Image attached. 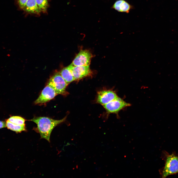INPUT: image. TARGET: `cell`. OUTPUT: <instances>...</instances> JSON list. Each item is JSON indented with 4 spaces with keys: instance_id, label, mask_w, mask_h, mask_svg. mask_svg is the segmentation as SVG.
I'll use <instances>...</instances> for the list:
<instances>
[{
    "instance_id": "obj_1",
    "label": "cell",
    "mask_w": 178,
    "mask_h": 178,
    "mask_svg": "<svg viewBox=\"0 0 178 178\" xmlns=\"http://www.w3.org/2000/svg\"><path fill=\"white\" fill-rule=\"evenodd\" d=\"M67 117L62 119L57 120L45 117H35L30 120L36 123L37 127L35 130L39 133L41 138L46 140L50 142L51 133L56 126L65 121Z\"/></svg>"
},
{
    "instance_id": "obj_2",
    "label": "cell",
    "mask_w": 178,
    "mask_h": 178,
    "mask_svg": "<svg viewBox=\"0 0 178 178\" xmlns=\"http://www.w3.org/2000/svg\"><path fill=\"white\" fill-rule=\"evenodd\" d=\"M47 85L52 88L58 95H65L68 93L66 89L68 85L59 73H56L52 76L48 81Z\"/></svg>"
},
{
    "instance_id": "obj_3",
    "label": "cell",
    "mask_w": 178,
    "mask_h": 178,
    "mask_svg": "<svg viewBox=\"0 0 178 178\" xmlns=\"http://www.w3.org/2000/svg\"><path fill=\"white\" fill-rule=\"evenodd\" d=\"M178 172V156L172 154L167 157L165 166L161 172L162 178Z\"/></svg>"
},
{
    "instance_id": "obj_4",
    "label": "cell",
    "mask_w": 178,
    "mask_h": 178,
    "mask_svg": "<svg viewBox=\"0 0 178 178\" xmlns=\"http://www.w3.org/2000/svg\"><path fill=\"white\" fill-rule=\"evenodd\" d=\"M130 105V104L127 103L118 97L103 106L109 113H117L121 110Z\"/></svg>"
},
{
    "instance_id": "obj_5",
    "label": "cell",
    "mask_w": 178,
    "mask_h": 178,
    "mask_svg": "<svg viewBox=\"0 0 178 178\" xmlns=\"http://www.w3.org/2000/svg\"><path fill=\"white\" fill-rule=\"evenodd\" d=\"M70 66L75 80H79L87 77L91 76L92 72L89 65L74 66L71 63Z\"/></svg>"
},
{
    "instance_id": "obj_6",
    "label": "cell",
    "mask_w": 178,
    "mask_h": 178,
    "mask_svg": "<svg viewBox=\"0 0 178 178\" xmlns=\"http://www.w3.org/2000/svg\"><path fill=\"white\" fill-rule=\"evenodd\" d=\"M57 95L53 89L47 85L43 90L38 98L34 101V103L38 104L46 103Z\"/></svg>"
},
{
    "instance_id": "obj_7",
    "label": "cell",
    "mask_w": 178,
    "mask_h": 178,
    "mask_svg": "<svg viewBox=\"0 0 178 178\" xmlns=\"http://www.w3.org/2000/svg\"><path fill=\"white\" fill-rule=\"evenodd\" d=\"M92 57V54L88 50H81L76 56L72 64L76 66L89 65Z\"/></svg>"
},
{
    "instance_id": "obj_8",
    "label": "cell",
    "mask_w": 178,
    "mask_h": 178,
    "mask_svg": "<svg viewBox=\"0 0 178 178\" xmlns=\"http://www.w3.org/2000/svg\"><path fill=\"white\" fill-rule=\"evenodd\" d=\"M118 96L114 91L110 90H104L97 93V102L103 105L117 98Z\"/></svg>"
},
{
    "instance_id": "obj_9",
    "label": "cell",
    "mask_w": 178,
    "mask_h": 178,
    "mask_svg": "<svg viewBox=\"0 0 178 178\" xmlns=\"http://www.w3.org/2000/svg\"><path fill=\"white\" fill-rule=\"evenodd\" d=\"M112 8L119 12L129 13L134 7L125 0H117L114 3Z\"/></svg>"
},
{
    "instance_id": "obj_10",
    "label": "cell",
    "mask_w": 178,
    "mask_h": 178,
    "mask_svg": "<svg viewBox=\"0 0 178 178\" xmlns=\"http://www.w3.org/2000/svg\"><path fill=\"white\" fill-rule=\"evenodd\" d=\"M59 73L68 85L75 80L70 65L63 68Z\"/></svg>"
},
{
    "instance_id": "obj_11",
    "label": "cell",
    "mask_w": 178,
    "mask_h": 178,
    "mask_svg": "<svg viewBox=\"0 0 178 178\" xmlns=\"http://www.w3.org/2000/svg\"><path fill=\"white\" fill-rule=\"evenodd\" d=\"M6 126L8 129L15 132L16 133H20L22 131H26L25 126L20 125L11 123L6 120Z\"/></svg>"
},
{
    "instance_id": "obj_12",
    "label": "cell",
    "mask_w": 178,
    "mask_h": 178,
    "mask_svg": "<svg viewBox=\"0 0 178 178\" xmlns=\"http://www.w3.org/2000/svg\"><path fill=\"white\" fill-rule=\"evenodd\" d=\"M6 120L16 125L25 126V120L23 118L20 116H12Z\"/></svg>"
},
{
    "instance_id": "obj_13",
    "label": "cell",
    "mask_w": 178,
    "mask_h": 178,
    "mask_svg": "<svg viewBox=\"0 0 178 178\" xmlns=\"http://www.w3.org/2000/svg\"><path fill=\"white\" fill-rule=\"evenodd\" d=\"M6 127L5 121H0V129Z\"/></svg>"
}]
</instances>
